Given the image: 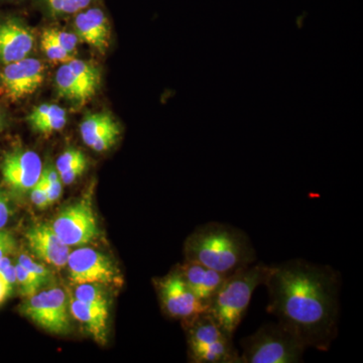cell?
I'll list each match as a JSON object with an SVG mask.
<instances>
[{"instance_id":"6da1fadb","label":"cell","mask_w":363,"mask_h":363,"mask_svg":"<svg viewBox=\"0 0 363 363\" xmlns=\"http://www.w3.org/2000/svg\"><path fill=\"white\" fill-rule=\"evenodd\" d=\"M264 286L267 312L307 345L327 351L337 336L340 276L328 266L293 259L274 264Z\"/></svg>"},{"instance_id":"7a4b0ae2","label":"cell","mask_w":363,"mask_h":363,"mask_svg":"<svg viewBox=\"0 0 363 363\" xmlns=\"http://www.w3.org/2000/svg\"><path fill=\"white\" fill-rule=\"evenodd\" d=\"M189 262L231 274L257 260V252L245 231L229 224L209 222L189 236L185 245Z\"/></svg>"},{"instance_id":"3957f363","label":"cell","mask_w":363,"mask_h":363,"mask_svg":"<svg viewBox=\"0 0 363 363\" xmlns=\"http://www.w3.org/2000/svg\"><path fill=\"white\" fill-rule=\"evenodd\" d=\"M272 266L264 262L240 267L227 276L223 285L212 298L208 314L229 337L233 338L250 306L257 286L266 283Z\"/></svg>"},{"instance_id":"277c9868","label":"cell","mask_w":363,"mask_h":363,"mask_svg":"<svg viewBox=\"0 0 363 363\" xmlns=\"http://www.w3.org/2000/svg\"><path fill=\"white\" fill-rule=\"evenodd\" d=\"M240 345V363H297L307 348L297 332L279 321L260 327Z\"/></svg>"},{"instance_id":"5b68a950","label":"cell","mask_w":363,"mask_h":363,"mask_svg":"<svg viewBox=\"0 0 363 363\" xmlns=\"http://www.w3.org/2000/svg\"><path fill=\"white\" fill-rule=\"evenodd\" d=\"M183 323L187 328L191 362L240 363V352L234 347L233 338L222 330L207 312Z\"/></svg>"},{"instance_id":"8992f818","label":"cell","mask_w":363,"mask_h":363,"mask_svg":"<svg viewBox=\"0 0 363 363\" xmlns=\"http://www.w3.org/2000/svg\"><path fill=\"white\" fill-rule=\"evenodd\" d=\"M26 317L50 333L66 334L71 328L70 308L62 289L39 291L23 306Z\"/></svg>"},{"instance_id":"52a82bcc","label":"cell","mask_w":363,"mask_h":363,"mask_svg":"<svg viewBox=\"0 0 363 363\" xmlns=\"http://www.w3.org/2000/svg\"><path fill=\"white\" fill-rule=\"evenodd\" d=\"M52 227L69 247H83L96 240L99 229L90 198L65 208L56 217Z\"/></svg>"},{"instance_id":"ba28073f","label":"cell","mask_w":363,"mask_h":363,"mask_svg":"<svg viewBox=\"0 0 363 363\" xmlns=\"http://www.w3.org/2000/svg\"><path fill=\"white\" fill-rule=\"evenodd\" d=\"M157 286L162 310L173 319L187 321L208 311V306L196 297L189 288L180 267L159 279Z\"/></svg>"},{"instance_id":"9c48e42d","label":"cell","mask_w":363,"mask_h":363,"mask_svg":"<svg viewBox=\"0 0 363 363\" xmlns=\"http://www.w3.org/2000/svg\"><path fill=\"white\" fill-rule=\"evenodd\" d=\"M69 279L73 285L99 284L109 285L121 281L118 269L108 257L90 247L71 252L68 264Z\"/></svg>"},{"instance_id":"30bf717a","label":"cell","mask_w":363,"mask_h":363,"mask_svg":"<svg viewBox=\"0 0 363 363\" xmlns=\"http://www.w3.org/2000/svg\"><path fill=\"white\" fill-rule=\"evenodd\" d=\"M42 173L40 157L33 150H13L7 152L1 162L4 182L14 192L20 194L30 192L39 182Z\"/></svg>"},{"instance_id":"8fae6325","label":"cell","mask_w":363,"mask_h":363,"mask_svg":"<svg viewBox=\"0 0 363 363\" xmlns=\"http://www.w3.org/2000/svg\"><path fill=\"white\" fill-rule=\"evenodd\" d=\"M1 84L7 96L20 100L33 94L45 80V67L35 58L20 60L7 64L0 74Z\"/></svg>"},{"instance_id":"7c38bea8","label":"cell","mask_w":363,"mask_h":363,"mask_svg":"<svg viewBox=\"0 0 363 363\" xmlns=\"http://www.w3.org/2000/svg\"><path fill=\"white\" fill-rule=\"evenodd\" d=\"M28 247L35 257L50 266L62 269L68 264L71 247L66 245L52 226L39 224L26 233Z\"/></svg>"},{"instance_id":"4fadbf2b","label":"cell","mask_w":363,"mask_h":363,"mask_svg":"<svg viewBox=\"0 0 363 363\" xmlns=\"http://www.w3.org/2000/svg\"><path fill=\"white\" fill-rule=\"evenodd\" d=\"M118 123L107 112L87 114L80 123V135L86 145L97 152L111 150L121 136Z\"/></svg>"},{"instance_id":"5bb4252c","label":"cell","mask_w":363,"mask_h":363,"mask_svg":"<svg viewBox=\"0 0 363 363\" xmlns=\"http://www.w3.org/2000/svg\"><path fill=\"white\" fill-rule=\"evenodd\" d=\"M35 43L32 30L16 21L0 23V62L4 65L26 58Z\"/></svg>"},{"instance_id":"9a60e30c","label":"cell","mask_w":363,"mask_h":363,"mask_svg":"<svg viewBox=\"0 0 363 363\" xmlns=\"http://www.w3.org/2000/svg\"><path fill=\"white\" fill-rule=\"evenodd\" d=\"M179 267L191 291L209 308L212 298L223 285L228 274L215 271L201 264L189 260Z\"/></svg>"},{"instance_id":"2e32d148","label":"cell","mask_w":363,"mask_h":363,"mask_svg":"<svg viewBox=\"0 0 363 363\" xmlns=\"http://www.w3.org/2000/svg\"><path fill=\"white\" fill-rule=\"evenodd\" d=\"M69 307L73 317L85 327L96 342H106L108 308L94 307L75 298H72Z\"/></svg>"},{"instance_id":"e0dca14e","label":"cell","mask_w":363,"mask_h":363,"mask_svg":"<svg viewBox=\"0 0 363 363\" xmlns=\"http://www.w3.org/2000/svg\"><path fill=\"white\" fill-rule=\"evenodd\" d=\"M72 72L75 74L76 78L80 83L83 90L86 101L96 94L98 87L101 81L99 69L91 62L83 61V60L72 59L68 62Z\"/></svg>"},{"instance_id":"ac0fdd59","label":"cell","mask_w":363,"mask_h":363,"mask_svg":"<svg viewBox=\"0 0 363 363\" xmlns=\"http://www.w3.org/2000/svg\"><path fill=\"white\" fill-rule=\"evenodd\" d=\"M57 91L61 97L73 102V104L82 105L86 104L84 94L80 83L76 78L75 74L72 72L68 64H63L56 72L55 76Z\"/></svg>"},{"instance_id":"d6986e66","label":"cell","mask_w":363,"mask_h":363,"mask_svg":"<svg viewBox=\"0 0 363 363\" xmlns=\"http://www.w3.org/2000/svg\"><path fill=\"white\" fill-rule=\"evenodd\" d=\"M74 28H75V33L81 42L89 45L90 47L94 48L102 54L108 49V40L104 39L100 35L86 11H80L77 13L75 21H74Z\"/></svg>"},{"instance_id":"ffe728a7","label":"cell","mask_w":363,"mask_h":363,"mask_svg":"<svg viewBox=\"0 0 363 363\" xmlns=\"http://www.w3.org/2000/svg\"><path fill=\"white\" fill-rule=\"evenodd\" d=\"M74 298L90 306L108 308L106 296L99 284H82L78 285L74 293Z\"/></svg>"},{"instance_id":"44dd1931","label":"cell","mask_w":363,"mask_h":363,"mask_svg":"<svg viewBox=\"0 0 363 363\" xmlns=\"http://www.w3.org/2000/svg\"><path fill=\"white\" fill-rule=\"evenodd\" d=\"M95 0H44L48 11L54 16H68L88 9Z\"/></svg>"},{"instance_id":"7402d4cb","label":"cell","mask_w":363,"mask_h":363,"mask_svg":"<svg viewBox=\"0 0 363 363\" xmlns=\"http://www.w3.org/2000/svg\"><path fill=\"white\" fill-rule=\"evenodd\" d=\"M40 47H42L43 52H45L47 58L51 60L52 62H56V63L66 64L70 62L72 59H74V55L65 51L61 45L57 44V43L45 32L43 33L42 35Z\"/></svg>"},{"instance_id":"603a6c76","label":"cell","mask_w":363,"mask_h":363,"mask_svg":"<svg viewBox=\"0 0 363 363\" xmlns=\"http://www.w3.org/2000/svg\"><path fill=\"white\" fill-rule=\"evenodd\" d=\"M42 178L47 189L50 205L54 204L61 198L62 191H63V183L60 178L58 171L52 167H47L43 169Z\"/></svg>"},{"instance_id":"cb8c5ba5","label":"cell","mask_w":363,"mask_h":363,"mask_svg":"<svg viewBox=\"0 0 363 363\" xmlns=\"http://www.w3.org/2000/svg\"><path fill=\"white\" fill-rule=\"evenodd\" d=\"M14 267H16V283L20 286L21 293L23 294V296L28 298L39 292L40 286H43L40 281L33 278L32 274L26 272L18 262Z\"/></svg>"},{"instance_id":"d4e9b609","label":"cell","mask_w":363,"mask_h":363,"mask_svg":"<svg viewBox=\"0 0 363 363\" xmlns=\"http://www.w3.org/2000/svg\"><path fill=\"white\" fill-rule=\"evenodd\" d=\"M18 262L26 272H30L33 278L37 279L40 281V285L44 286L51 281V272H50V269L45 267L44 264L35 262L28 255H21Z\"/></svg>"},{"instance_id":"484cf974","label":"cell","mask_w":363,"mask_h":363,"mask_svg":"<svg viewBox=\"0 0 363 363\" xmlns=\"http://www.w3.org/2000/svg\"><path fill=\"white\" fill-rule=\"evenodd\" d=\"M45 33L52 38L55 42L59 45H61L65 51L74 55V52L77 51L79 45V38L76 33L65 32V30H55V28H50L45 30Z\"/></svg>"},{"instance_id":"4316f807","label":"cell","mask_w":363,"mask_h":363,"mask_svg":"<svg viewBox=\"0 0 363 363\" xmlns=\"http://www.w3.org/2000/svg\"><path fill=\"white\" fill-rule=\"evenodd\" d=\"M66 113L65 109L57 104H44L35 107L30 116H28V123L30 125L50 118V117L60 116Z\"/></svg>"},{"instance_id":"83f0119b","label":"cell","mask_w":363,"mask_h":363,"mask_svg":"<svg viewBox=\"0 0 363 363\" xmlns=\"http://www.w3.org/2000/svg\"><path fill=\"white\" fill-rule=\"evenodd\" d=\"M67 123V113L60 114V116L50 117L40 123L33 124L32 128L35 133H42V135H51L52 133L60 131L65 128Z\"/></svg>"},{"instance_id":"f1b7e54d","label":"cell","mask_w":363,"mask_h":363,"mask_svg":"<svg viewBox=\"0 0 363 363\" xmlns=\"http://www.w3.org/2000/svg\"><path fill=\"white\" fill-rule=\"evenodd\" d=\"M85 155L78 150H67L58 157L56 162V169L59 174L63 173L67 169L73 168L80 162H86Z\"/></svg>"},{"instance_id":"f546056e","label":"cell","mask_w":363,"mask_h":363,"mask_svg":"<svg viewBox=\"0 0 363 363\" xmlns=\"http://www.w3.org/2000/svg\"><path fill=\"white\" fill-rule=\"evenodd\" d=\"M30 199L35 206L45 209L50 206L49 199H48L47 189H45V182L42 176L37 184L30 189Z\"/></svg>"},{"instance_id":"4dcf8cb0","label":"cell","mask_w":363,"mask_h":363,"mask_svg":"<svg viewBox=\"0 0 363 363\" xmlns=\"http://www.w3.org/2000/svg\"><path fill=\"white\" fill-rule=\"evenodd\" d=\"M86 168H87V161L80 162V164H76L73 168L67 169V171L63 172V173L59 174L62 183L65 184V185H70V184L74 183V182L77 180L79 177L84 174Z\"/></svg>"},{"instance_id":"1f68e13d","label":"cell","mask_w":363,"mask_h":363,"mask_svg":"<svg viewBox=\"0 0 363 363\" xmlns=\"http://www.w3.org/2000/svg\"><path fill=\"white\" fill-rule=\"evenodd\" d=\"M16 250V241L13 236L0 229V259L9 257Z\"/></svg>"},{"instance_id":"d6a6232c","label":"cell","mask_w":363,"mask_h":363,"mask_svg":"<svg viewBox=\"0 0 363 363\" xmlns=\"http://www.w3.org/2000/svg\"><path fill=\"white\" fill-rule=\"evenodd\" d=\"M9 216H11V209H9V202L6 196L0 190V229L6 225Z\"/></svg>"},{"instance_id":"836d02e7","label":"cell","mask_w":363,"mask_h":363,"mask_svg":"<svg viewBox=\"0 0 363 363\" xmlns=\"http://www.w3.org/2000/svg\"><path fill=\"white\" fill-rule=\"evenodd\" d=\"M0 274H1L2 277L6 279L9 285L13 289V286L16 283V267H14L13 264H11V266L6 267L4 271L0 272Z\"/></svg>"},{"instance_id":"e575fe53","label":"cell","mask_w":363,"mask_h":363,"mask_svg":"<svg viewBox=\"0 0 363 363\" xmlns=\"http://www.w3.org/2000/svg\"><path fill=\"white\" fill-rule=\"evenodd\" d=\"M11 291H13V288L9 285V283L6 281V279L2 277V274H0V305L9 298V296L11 295Z\"/></svg>"}]
</instances>
